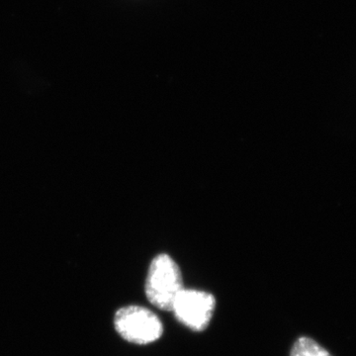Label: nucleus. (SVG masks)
Here are the masks:
<instances>
[{"label": "nucleus", "instance_id": "f257e3e1", "mask_svg": "<svg viewBox=\"0 0 356 356\" xmlns=\"http://www.w3.org/2000/svg\"><path fill=\"white\" fill-rule=\"evenodd\" d=\"M184 289L181 271L168 254L154 257L147 271L145 291L152 305L163 311H172L173 303Z\"/></svg>", "mask_w": 356, "mask_h": 356}, {"label": "nucleus", "instance_id": "f03ea898", "mask_svg": "<svg viewBox=\"0 0 356 356\" xmlns=\"http://www.w3.org/2000/svg\"><path fill=\"white\" fill-rule=\"evenodd\" d=\"M114 327L122 339L145 346L154 343L163 334V325L153 311L137 305L123 307L115 313Z\"/></svg>", "mask_w": 356, "mask_h": 356}, {"label": "nucleus", "instance_id": "7ed1b4c3", "mask_svg": "<svg viewBox=\"0 0 356 356\" xmlns=\"http://www.w3.org/2000/svg\"><path fill=\"white\" fill-rule=\"evenodd\" d=\"M216 308V299L209 292L184 289L178 294L172 312L178 322L193 332L207 329Z\"/></svg>", "mask_w": 356, "mask_h": 356}, {"label": "nucleus", "instance_id": "20e7f679", "mask_svg": "<svg viewBox=\"0 0 356 356\" xmlns=\"http://www.w3.org/2000/svg\"><path fill=\"white\" fill-rule=\"evenodd\" d=\"M290 356H332L317 341L310 337H302L293 344Z\"/></svg>", "mask_w": 356, "mask_h": 356}]
</instances>
